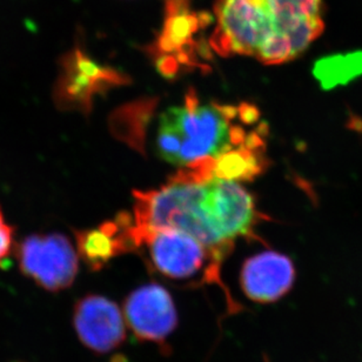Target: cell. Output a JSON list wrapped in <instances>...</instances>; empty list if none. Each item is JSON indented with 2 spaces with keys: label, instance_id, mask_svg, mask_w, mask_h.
Listing matches in <instances>:
<instances>
[{
  "label": "cell",
  "instance_id": "obj_9",
  "mask_svg": "<svg viewBox=\"0 0 362 362\" xmlns=\"http://www.w3.org/2000/svg\"><path fill=\"white\" fill-rule=\"evenodd\" d=\"M72 320L79 341L98 356L115 352L125 344V317L106 296L90 294L78 300Z\"/></svg>",
  "mask_w": 362,
  "mask_h": 362
},
{
  "label": "cell",
  "instance_id": "obj_5",
  "mask_svg": "<svg viewBox=\"0 0 362 362\" xmlns=\"http://www.w3.org/2000/svg\"><path fill=\"white\" fill-rule=\"evenodd\" d=\"M14 252L21 273L45 291H64L77 278L79 257L63 234H31Z\"/></svg>",
  "mask_w": 362,
  "mask_h": 362
},
{
  "label": "cell",
  "instance_id": "obj_12",
  "mask_svg": "<svg viewBox=\"0 0 362 362\" xmlns=\"http://www.w3.org/2000/svg\"><path fill=\"white\" fill-rule=\"evenodd\" d=\"M265 129L255 132L246 143L212 161L213 175L228 181H250L265 171L267 165Z\"/></svg>",
  "mask_w": 362,
  "mask_h": 362
},
{
  "label": "cell",
  "instance_id": "obj_11",
  "mask_svg": "<svg viewBox=\"0 0 362 362\" xmlns=\"http://www.w3.org/2000/svg\"><path fill=\"white\" fill-rule=\"evenodd\" d=\"M133 219L124 213L115 221H108L90 230L74 232L78 257L93 271H99L111 259L132 248L131 228Z\"/></svg>",
  "mask_w": 362,
  "mask_h": 362
},
{
  "label": "cell",
  "instance_id": "obj_2",
  "mask_svg": "<svg viewBox=\"0 0 362 362\" xmlns=\"http://www.w3.org/2000/svg\"><path fill=\"white\" fill-rule=\"evenodd\" d=\"M209 47L265 65L301 56L324 32L322 0H216Z\"/></svg>",
  "mask_w": 362,
  "mask_h": 362
},
{
  "label": "cell",
  "instance_id": "obj_10",
  "mask_svg": "<svg viewBox=\"0 0 362 362\" xmlns=\"http://www.w3.org/2000/svg\"><path fill=\"white\" fill-rule=\"evenodd\" d=\"M294 281V264L279 252H262L247 259L240 272L243 292L258 303H276L292 289Z\"/></svg>",
  "mask_w": 362,
  "mask_h": 362
},
{
  "label": "cell",
  "instance_id": "obj_1",
  "mask_svg": "<svg viewBox=\"0 0 362 362\" xmlns=\"http://www.w3.org/2000/svg\"><path fill=\"white\" fill-rule=\"evenodd\" d=\"M134 226L180 230L220 259L234 241L255 238L262 219L253 197L239 182L216 178L211 160L182 168L161 187L134 192Z\"/></svg>",
  "mask_w": 362,
  "mask_h": 362
},
{
  "label": "cell",
  "instance_id": "obj_6",
  "mask_svg": "<svg viewBox=\"0 0 362 362\" xmlns=\"http://www.w3.org/2000/svg\"><path fill=\"white\" fill-rule=\"evenodd\" d=\"M122 84H125L124 74L112 67L103 66L84 49L76 47L60 60L53 100L60 110L86 113L97 94Z\"/></svg>",
  "mask_w": 362,
  "mask_h": 362
},
{
  "label": "cell",
  "instance_id": "obj_14",
  "mask_svg": "<svg viewBox=\"0 0 362 362\" xmlns=\"http://www.w3.org/2000/svg\"><path fill=\"white\" fill-rule=\"evenodd\" d=\"M16 230L8 223L5 214L0 209V265L10 257L17 247Z\"/></svg>",
  "mask_w": 362,
  "mask_h": 362
},
{
  "label": "cell",
  "instance_id": "obj_7",
  "mask_svg": "<svg viewBox=\"0 0 362 362\" xmlns=\"http://www.w3.org/2000/svg\"><path fill=\"white\" fill-rule=\"evenodd\" d=\"M126 325L139 341L154 344L163 351L178 327V310L168 289L158 284L140 286L124 303Z\"/></svg>",
  "mask_w": 362,
  "mask_h": 362
},
{
  "label": "cell",
  "instance_id": "obj_13",
  "mask_svg": "<svg viewBox=\"0 0 362 362\" xmlns=\"http://www.w3.org/2000/svg\"><path fill=\"white\" fill-rule=\"evenodd\" d=\"M314 77L324 88L345 85L362 74V53L327 57L315 63Z\"/></svg>",
  "mask_w": 362,
  "mask_h": 362
},
{
  "label": "cell",
  "instance_id": "obj_3",
  "mask_svg": "<svg viewBox=\"0 0 362 362\" xmlns=\"http://www.w3.org/2000/svg\"><path fill=\"white\" fill-rule=\"evenodd\" d=\"M258 108L252 105L204 104L193 92L184 104L168 108L160 115L156 150L161 159L181 168L216 160L221 154L246 143L259 129Z\"/></svg>",
  "mask_w": 362,
  "mask_h": 362
},
{
  "label": "cell",
  "instance_id": "obj_8",
  "mask_svg": "<svg viewBox=\"0 0 362 362\" xmlns=\"http://www.w3.org/2000/svg\"><path fill=\"white\" fill-rule=\"evenodd\" d=\"M209 24L189 8L187 0H168L163 30L153 45L158 67L165 76H175L182 66L197 65V35Z\"/></svg>",
  "mask_w": 362,
  "mask_h": 362
},
{
  "label": "cell",
  "instance_id": "obj_4",
  "mask_svg": "<svg viewBox=\"0 0 362 362\" xmlns=\"http://www.w3.org/2000/svg\"><path fill=\"white\" fill-rule=\"evenodd\" d=\"M132 247L144 252L154 271L181 285H211L223 287L220 279L221 260L211 250L188 234L175 230L131 228Z\"/></svg>",
  "mask_w": 362,
  "mask_h": 362
}]
</instances>
